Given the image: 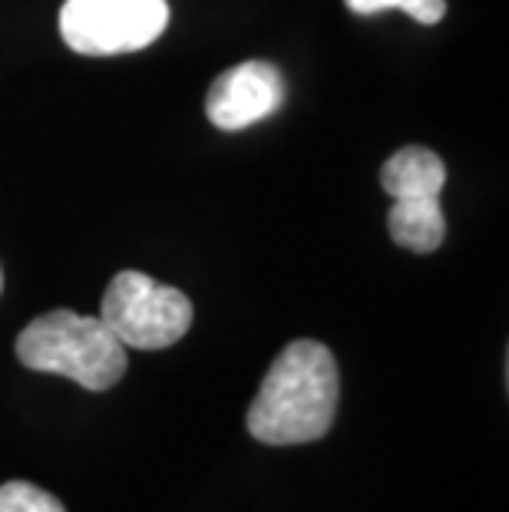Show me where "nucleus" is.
Returning a JSON list of instances; mask_svg holds the SVG:
<instances>
[{
    "instance_id": "nucleus-1",
    "label": "nucleus",
    "mask_w": 509,
    "mask_h": 512,
    "mask_svg": "<svg viewBox=\"0 0 509 512\" xmlns=\"http://www.w3.org/2000/svg\"><path fill=\"white\" fill-rule=\"evenodd\" d=\"M341 377L321 341H291L248 407V433L268 446L314 443L338 417Z\"/></svg>"
},
{
    "instance_id": "nucleus-2",
    "label": "nucleus",
    "mask_w": 509,
    "mask_h": 512,
    "mask_svg": "<svg viewBox=\"0 0 509 512\" xmlns=\"http://www.w3.org/2000/svg\"><path fill=\"white\" fill-rule=\"evenodd\" d=\"M17 361L37 374H60L93 394L116 387L126 374V347L100 318L73 311L40 314L17 334Z\"/></svg>"
},
{
    "instance_id": "nucleus-3",
    "label": "nucleus",
    "mask_w": 509,
    "mask_h": 512,
    "mask_svg": "<svg viewBox=\"0 0 509 512\" xmlns=\"http://www.w3.org/2000/svg\"><path fill=\"white\" fill-rule=\"evenodd\" d=\"M100 321L123 347L162 351L192 328V301L143 271H119L103 294Z\"/></svg>"
},
{
    "instance_id": "nucleus-4",
    "label": "nucleus",
    "mask_w": 509,
    "mask_h": 512,
    "mask_svg": "<svg viewBox=\"0 0 509 512\" xmlns=\"http://www.w3.org/2000/svg\"><path fill=\"white\" fill-rule=\"evenodd\" d=\"M166 24V0H67L60 10L63 43L83 57L143 50Z\"/></svg>"
},
{
    "instance_id": "nucleus-5",
    "label": "nucleus",
    "mask_w": 509,
    "mask_h": 512,
    "mask_svg": "<svg viewBox=\"0 0 509 512\" xmlns=\"http://www.w3.org/2000/svg\"><path fill=\"white\" fill-rule=\"evenodd\" d=\"M285 103V80L278 67L265 60H245L225 70L205 96V113L225 133L245 129L272 116Z\"/></svg>"
},
{
    "instance_id": "nucleus-6",
    "label": "nucleus",
    "mask_w": 509,
    "mask_h": 512,
    "mask_svg": "<svg viewBox=\"0 0 509 512\" xmlns=\"http://www.w3.org/2000/svg\"><path fill=\"white\" fill-rule=\"evenodd\" d=\"M381 185L391 199H440L447 185V166L433 149L407 146L384 162Z\"/></svg>"
},
{
    "instance_id": "nucleus-7",
    "label": "nucleus",
    "mask_w": 509,
    "mask_h": 512,
    "mask_svg": "<svg viewBox=\"0 0 509 512\" xmlns=\"http://www.w3.org/2000/svg\"><path fill=\"white\" fill-rule=\"evenodd\" d=\"M387 232L407 252H437L447 235L440 199H394V209L387 215Z\"/></svg>"
},
{
    "instance_id": "nucleus-8",
    "label": "nucleus",
    "mask_w": 509,
    "mask_h": 512,
    "mask_svg": "<svg viewBox=\"0 0 509 512\" xmlns=\"http://www.w3.org/2000/svg\"><path fill=\"white\" fill-rule=\"evenodd\" d=\"M0 512H67L57 496L37 489L24 479H10L0 486Z\"/></svg>"
},
{
    "instance_id": "nucleus-9",
    "label": "nucleus",
    "mask_w": 509,
    "mask_h": 512,
    "mask_svg": "<svg viewBox=\"0 0 509 512\" xmlns=\"http://www.w3.org/2000/svg\"><path fill=\"white\" fill-rule=\"evenodd\" d=\"M397 10H404L407 17H414L417 24L433 27L440 24L443 14H447V0H397Z\"/></svg>"
},
{
    "instance_id": "nucleus-10",
    "label": "nucleus",
    "mask_w": 509,
    "mask_h": 512,
    "mask_svg": "<svg viewBox=\"0 0 509 512\" xmlns=\"http://www.w3.org/2000/svg\"><path fill=\"white\" fill-rule=\"evenodd\" d=\"M354 14H361V17H374V14H384V10H391L397 0H344Z\"/></svg>"
},
{
    "instance_id": "nucleus-11",
    "label": "nucleus",
    "mask_w": 509,
    "mask_h": 512,
    "mask_svg": "<svg viewBox=\"0 0 509 512\" xmlns=\"http://www.w3.org/2000/svg\"><path fill=\"white\" fill-rule=\"evenodd\" d=\"M0 291H4V271H0Z\"/></svg>"
}]
</instances>
